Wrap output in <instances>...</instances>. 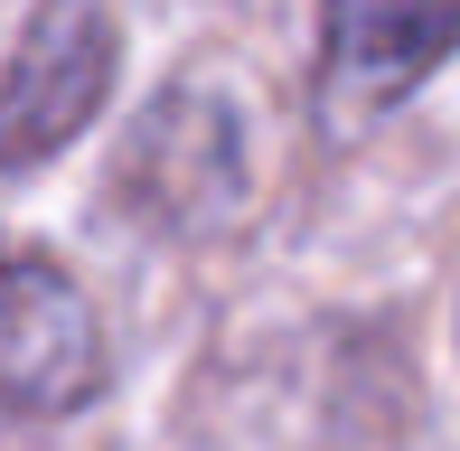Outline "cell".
<instances>
[{
	"instance_id": "1",
	"label": "cell",
	"mask_w": 460,
	"mask_h": 451,
	"mask_svg": "<svg viewBox=\"0 0 460 451\" xmlns=\"http://www.w3.org/2000/svg\"><path fill=\"white\" fill-rule=\"evenodd\" d=\"M103 385V330L66 263L38 244H0V404L10 414H75Z\"/></svg>"
},
{
	"instance_id": "2",
	"label": "cell",
	"mask_w": 460,
	"mask_h": 451,
	"mask_svg": "<svg viewBox=\"0 0 460 451\" xmlns=\"http://www.w3.org/2000/svg\"><path fill=\"white\" fill-rule=\"evenodd\" d=\"M113 85V19L94 0H48L0 75V170H38L94 122Z\"/></svg>"
},
{
	"instance_id": "3",
	"label": "cell",
	"mask_w": 460,
	"mask_h": 451,
	"mask_svg": "<svg viewBox=\"0 0 460 451\" xmlns=\"http://www.w3.org/2000/svg\"><path fill=\"white\" fill-rule=\"evenodd\" d=\"M460 48V0H320V66L348 104H394Z\"/></svg>"
}]
</instances>
